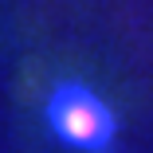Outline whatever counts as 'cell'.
I'll list each match as a JSON object with an SVG mask.
<instances>
[{"label":"cell","instance_id":"obj_1","mask_svg":"<svg viewBox=\"0 0 153 153\" xmlns=\"http://www.w3.org/2000/svg\"><path fill=\"white\" fill-rule=\"evenodd\" d=\"M47 130L75 153H114V114L79 79H59L43 102Z\"/></svg>","mask_w":153,"mask_h":153}]
</instances>
